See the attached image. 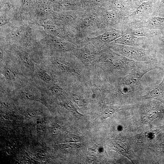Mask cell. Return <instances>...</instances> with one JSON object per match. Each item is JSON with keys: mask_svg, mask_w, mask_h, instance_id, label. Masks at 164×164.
I'll list each match as a JSON object with an SVG mask.
<instances>
[{"mask_svg": "<svg viewBox=\"0 0 164 164\" xmlns=\"http://www.w3.org/2000/svg\"><path fill=\"white\" fill-rule=\"evenodd\" d=\"M141 63L107 49L99 58L96 65L103 71L108 81L111 80L112 84L128 74Z\"/></svg>", "mask_w": 164, "mask_h": 164, "instance_id": "1", "label": "cell"}, {"mask_svg": "<svg viewBox=\"0 0 164 164\" xmlns=\"http://www.w3.org/2000/svg\"><path fill=\"white\" fill-rule=\"evenodd\" d=\"M114 51L135 62L156 64L155 58L147 50L138 47L122 44H113L111 46Z\"/></svg>", "mask_w": 164, "mask_h": 164, "instance_id": "2", "label": "cell"}, {"mask_svg": "<svg viewBox=\"0 0 164 164\" xmlns=\"http://www.w3.org/2000/svg\"><path fill=\"white\" fill-rule=\"evenodd\" d=\"M114 87L109 93L118 101L138 96L142 92L144 89L141 84L135 86L125 84L117 80L112 84Z\"/></svg>", "mask_w": 164, "mask_h": 164, "instance_id": "3", "label": "cell"}, {"mask_svg": "<svg viewBox=\"0 0 164 164\" xmlns=\"http://www.w3.org/2000/svg\"><path fill=\"white\" fill-rule=\"evenodd\" d=\"M156 68L159 67H157L156 64L141 63L128 74L117 80L128 85H139L141 84V80L145 74Z\"/></svg>", "mask_w": 164, "mask_h": 164, "instance_id": "4", "label": "cell"}, {"mask_svg": "<svg viewBox=\"0 0 164 164\" xmlns=\"http://www.w3.org/2000/svg\"><path fill=\"white\" fill-rule=\"evenodd\" d=\"M77 56L83 63L89 73L97 67V63L99 57L94 52L87 47L79 49H74L73 52Z\"/></svg>", "mask_w": 164, "mask_h": 164, "instance_id": "5", "label": "cell"}, {"mask_svg": "<svg viewBox=\"0 0 164 164\" xmlns=\"http://www.w3.org/2000/svg\"><path fill=\"white\" fill-rule=\"evenodd\" d=\"M164 73V71L162 70ZM143 97L145 99L154 98L164 104V75L162 82L155 88L148 92Z\"/></svg>", "mask_w": 164, "mask_h": 164, "instance_id": "6", "label": "cell"}, {"mask_svg": "<svg viewBox=\"0 0 164 164\" xmlns=\"http://www.w3.org/2000/svg\"><path fill=\"white\" fill-rule=\"evenodd\" d=\"M152 2L148 1L144 2L136 8V10L132 14L125 18H134L135 20L147 13L149 9L152 6Z\"/></svg>", "mask_w": 164, "mask_h": 164, "instance_id": "7", "label": "cell"}, {"mask_svg": "<svg viewBox=\"0 0 164 164\" xmlns=\"http://www.w3.org/2000/svg\"><path fill=\"white\" fill-rule=\"evenodd\" d=\"M129 33L135 36H144L147 38L153 37L158 32L155 29L148 28L142 27L135 29L127 28Z\"/></svg>", "mask_w": 164, "mask_h": 164, "instance_id": "8", "label": "cell"}, {"mask_svg": "<svg viewBox=\"0 0 164 164\" xmlns=\"http://www.w3.org/2000/svg\"><path fill=\"white\" fill-rule=\"evenodd\" d=\"M164 26V17H153L148 19L143 24L142 27L156 29Z\"/></svg>", "mask_w": 164, "mask_h": 164, "instance_id": "9", "label": "cell"}, {"mask_svg": "<svg viewBox=\"0 0 164 164\" xmlns=\"http://www.w3.org/2000/svg\"><path fill=\"white\" fill-rule=\"evenodd\" d=\"M138 40V38L130 33L123 35L121 38L116 40L115 43L127 46H132L135 45Z\"/></svg>", "mask_w": 164, "mask_h": 164, "instance_id": "10", "label": "cell"}, {"mask_svg": "<svg viewBox=\"0 0 164 164\" xmlns=\"http://www.w3.org/2000/svg\"><path fill=\"white\" fill-rule=\"evenodd\" d=\"M128 14L127 12L120 13L115 11H108L105 13L104 17L108 22L112 24L114 22L119 21L124 18L125 15Z\"/></svg>", "mask_w": 164, "mask_h": 164, "instance_id": "11", "label": "cell"}, {"mask_svg": "<svg viewBox=\"0 0 164 164\" xmlns=\"http://www.w3.org/2000/svg\"><path fill=\"white\" fill-rule=\"evenodd\" d=\"M72 97L74 102L80 107L83 108L86 106L85 100L80 94L74 92L72 94Z\"/></svg>", "mask_w": 164, "mask_h": 164, "instance_id": "12", "label": "cell"}, {"mask_svg": "<svg viewBox=\"0 0 164 164\" xmlns=\"http://www.w3.org/2000/svg\"><path fill=\"white\" fill-rule=\"evenodd\" d=\"M63 107L66 109L72 112L73 113L79 116H83L77 111L73 104L70 101L67 100L65 101L63 104Z\"/></svg>", "mask_w": 164, "mask_h": 164, "instance_id": "13", "label": "cell"}, {"mask_svg": "<svg viewBox=\"0 0 164 164\" xmlns=\"http://www.w3.org/2000/svg\"><path fill=\"white\" fill-rule=\"evenodd\" d=\"M64 90L60 86L55 84L50 89L52 94L55 97H58L61 95L63 93Z\"/></svg>", "mask_w": 164, "mask_h": 164, "instance_id": "14", "label": "cell"}, {"mask_svg": "<svg viewBox=\"0 0 164 164\" xmlns=\"http://www.w3.org/2000/svg\"><path fill=\"white\" fill-rule=\"evenodd\" d=\"M132 5L126 1H119L114 3V7L116 9H126Z\"/></svg>", "mask_w": 164, "mask_h": 164, "instance_id": "15", "label": "cell"}, {"mask_svg": "<svg viewBox=\"0 0 164 164\" xmlns=\"http://www.w3.org/2000/svg\"><path fill=\"white\" fill-rule=\"evenodd\" d=\"M3 73L6 77L9 80L13 79L17 74L15 70L10 68L5 69L3 71Z\"/></svg>", "mask_w": 164, "mask_h": 164, "instance_id": "16", "label": "cell"}, {"mask_svg": "<svg viewBox=\"0 0 164 164\" xmlns=\"http://www.w3.org/2000/svg\"><path fill=\"white\" fill-rule=\"evenodd\" d=\"M38 76L41 80L46 83H50L52 81V79L50 75L43 71H39Z\"/></svg>", "mask_w": 164, "mask_h": 164, "instance_id": "17", "label": "cell"}, {"mask_svg": "<svg viewBox=\"0 0 164 164\" xmlns=\"http://www.w3.org/2000/svg\"><path fill=\"white\" fill-rule=\"evenodd\" d=\"M80 140V137L75 135L70 134L66 136L65 140L67 142H76Z\"/></svg>", "mask_w": 164, "mask_h": 164, "instance_id": "18", "label": "cell"}, {"mask_svg": "<svg viewBox=\"0 0 164 164\" xmlns=\"http://www.w3.org/2000/svg\"><path fill=\"white\" fill-rule=\"evenodd\" d=\"M23 94L24 98L26 99L34 100L36 99L35 94L32 92L28 90L24 91Z\"/></svg>", "mask_w": 164, "mask_h": 164, "instance_id": "19", "label": "cell"}, {"mask_svg": "<svg viewBox=\"0 0 164 164\" xmlns=\"http://www.w3.org/2000/svg\"><path fill=\"white\" fill-rule=\"evenodd\" d=\"M115 111V109L112 108H109L104 111L101 114L103 118H106L110 116Z\"/></svg>", "mask_w": 164, "mask_h": 164, "instance_id": "20", "label": "cell"}, {"mask_svg": "<svg viewBox=\"0 0 164 164\" xmlns=\"http://www.w3.org/2000/svg\"><path fill=\"white\" fill-rule=\"evenodd\" d=\"M62 147L65 149L69 150H73L78 149L79 147L76 144L68 143L63 144Z\"/></svg>", "mask_w": 164, "mask_h": 164, "instance_id": "21", "label": "cell"}, {"mask_svg": "<svg viewBox=\"0 0 164 164\" xmlns=\"http://www.w3.org/2000/svg\"><path fill=\"white\" fill-rule=\"evenodd\" d=\"M94 17L93 15H90L87 17L84 21V24L86 26L91 25L94 21Z\"/></svg>", "mask_w": 164, "mask_h": 164, "instance_id": "22", "label": "cell"}, {"mask_svg": "<svg viewBox=\"0 0 164 164\" xmlns=\"http://www.w3.org/2000/svg\"><path fill=\"white\" fill-rule=\"evenodd\" d=\"M25 115L27 118H31L36 116V112L32 109H29L26 111Z\"/></svg>", "mask_w": 164, "mask_h": 164, "instance_id": "23", "label": "cell"}, {"mask_svg": "<svg viewBox=\"0 0 164 164\" xmlns=\"http://www.w3.org/2000/svg\"><path fill=\"white\" fill-rule=\"evenodd\" d=\"M36 123L37 124H39L40 123V121L39 120H37L36 121Z\"/></svg>", "mask_w": 164, "mask_h": 164, "instance_id": "24", "label": "cell"}, {"mask_svg": "<svg viewBox=\"0 0 164 164\" xmlns=\"http://www.w3.org/2000/svg\"></svg>", "mask_w": 164, "mask_h": 164, "instance_id": "25", "label": "cell"}]
</instances>
